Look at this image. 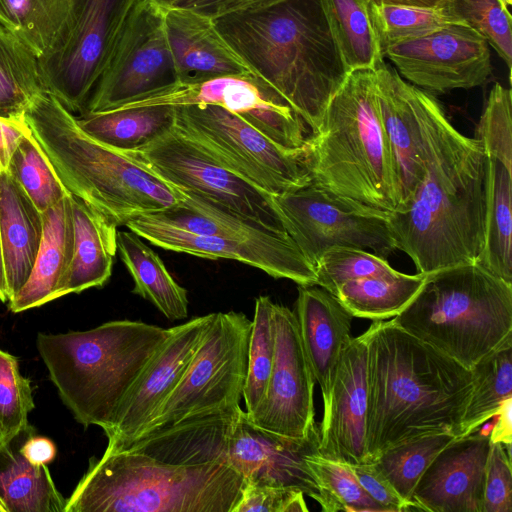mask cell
<instances>
[{"label": "cell", "instance_id": "obj_1", "mask_svg": "<svg viewBox=\"0 0 512 512\" xmlns=\"http://www.w3.org/2000/svg\"><path fill=\"white\" fill-rule=\"evenodd\" d=\"M425 174L387 223L396 249L418 273L477 262L484 245L488 161L481 144L460 133L429 94Z\"/></svg>", "mask_w": 512, "mask_h": 512}, {"label": "cell", "instance_id": "obj_2", "mask_svg": "<svg viewBox=\"0 0 512 512\" xmlns=\"http://www.w3.org/2000/svg\"><path fill=\"white\" fill-rule=\"evenodd\" d=\"M367 347V462L425 435L458 437L470 398L468 368L398 327L375 320Z\"/></svg>", "mask_w": 512, "mask_h": 512}, {"label": "cell", "instance_id": "obj_3", "mask_svg": "<svg viewBox=\"0 0 512 512\" xmlns=\"http://www.w3.org/2000/svg\"><path fill=\"white\" fill-rule=\"evenodd\" d=\"M213 20L256 77L315 132L329 101L348 75L320 1L286 0Z\"/></svg>", "mask_w": 512, "mask_h": 512}, {"label": "cell", "instance_id": "obj_4", "mask_svg": "<svg viewBox=\"0 0 512 512\" xmlns=\"http://www.w3.org/2000/svg\"><path fill=\"white\" fill-rule=\"evenodd\" d=\"M24 121L68 193L117 226L183 205L181 190L133 156L89 136L50 92L33 97Z\"/></svg>", "mask_w": 512, "mask_h": 512}, {"label": "cell", "instance_id": "obj_5", "mask_svg": "<svg viewBox=\"0 0 512 512\" xmlns=\"http://www.w3.org/2000/svg\"><path fill=\"white\" fill-rule=\"evenodd\" d=\"M311 181L364 213L388 218L399 205L392 158L382 129L375 71L350 72L306 138Z\"/></svg>", "mask_w": 512, "mask_h": 512}, {"label": "cell", "instance_id": "obj_6", "mask_svg": "<svg viewBox=\"0 0 512 512\" xmlns=\"http://www.w3.org/2000/svg\"><path fill=\"white\" fill-rule=\"evenodd\" d=\"M171 328L114 320L86 331L39 333L38 353L75 420L106 432L117 408Z\"/></svg>", "mask_w": 512, "mask_h": 512}, {"label": "cell", "instance_id": "obj_7", "mask_svg": "<svg viewBox=\"0 0 512 512\" xmlns=\"http://www.w3.org/2000/svg\"><path fill=\"white\" fill-rule=\"evenodd\" d=\"M245 486L226 463L180 465L104 452L90 460L64 512H233Z\"/></svg>", "mask_w": 512, "mask_h": 512}, {"label": "cell", "instance_id": "obj_8", "mask_svg": "<svg viewBox=\"0 0 512 512\" xmlns=\"http://www.w3.org/2000/svg\"><path fill=\"white\" fill-rule=\"evenodd\" d=\"M392 321L470 370L512 336V284L477 262L444 268Z\"/></svg>", "mask_w": 512, "mask_h": 512}, {"label": "cell", "instance_id": "obj_9", "mask_svg": "<svg viewBox=\"0 0 512 512\" xmlns=\"http://www.w3.org/2000/svg\"><path fill=\"white\" fill-rule=\"evenodd\" d=\"M183 205L141 215L125 226L165 250L250 265L276 279L316 285L315 268L285 231L270 229L190 192Z\"/></svg>", "mask_w": 512, "mask_h": 512}, {"label": "cell", "instance_id": "obj_10", "mask_svg": "<svg viewBox=\"0 0 512 512\" xmlns=\"http://www.w3.org/2000/svg\"><path fill=\"white\" fill-rule=\"evenodd\" d=\"M175 108L173 126L220 164L272 194L310 184L303 147L286 149L218 105Z\"/></svg>", "mask_w": 512, "mask_h": 512}, {"label": "cell", "instance_id": "obj_11", "mask_svg": "<svg viewBox=\"0 0 512 512\" xmlns=\"http://www.w3.org/2000/svg\"><path fill=\"white\" fill-rule=\"evenodd\" d=\"M251 325L244 313H216L181 379L135 439L192 415L240 407Z\"/></svg>", "mask_w": 512, "mask_h": 512}, {"label": "cell", "instance_id": "obj_12", "mask_svg": "<svg viewBox=\"0 0 512 512\" xmlns=\"http://www.w3.org/2000/svg\"><path fill=\"white\" fill-rule=\"evenodd\" d=\"M139 0H72L60 37L38 58L48 92L72 112H83Z\"/></svg>", "mask_w": 512, "mask_h": 512}, {"label": "cell", "instance_id": "obj_13", "mask_svg": "<svg viewBox=\"0 0 512 512\" xmlns=\"http://www.w3.org/2000/svg\"><path fill=\"white\" fill-rule=\"evenodd\" d=\"M165 8L157 0L138 1L82 114L114 110L178 83Z\"/></svg>", "mask_w": 512, "mask_h": 512}, {"label": "cell", "instance_id": "obj_14", "mask_svg": "<svg viewBox=\"0 0 512 512\" xmlns=\"http://www.w3.org/2000/svg\"><path fill=\"white\" fill-rule=\"evenodd\" d=\"M126 153L181 191L206 198L270 229L285 231L274 195L220 164L174 126Z\"/></svg>", "mask_w": 512, "mask_h": 512}, {"label": "cell", "instance_id": "obj_15", "mask_svg": "<svg viewBox=\"0 0 512 512\" xmlns=\"http://www.w3.org/2000/svg\"><path fill=\"white\" fill-rule=\"evenodd\" d=\"M274 201L285 231L314 268L336 245L371 251L384 259L396 250L386 217L358 211L313 182L274 195Z\"/></svg>", "mask_w": 512, "mask_h": 512}, {"label": "cell", "instance_id": "obj_16", "mask_svg": "<svg viewBox=\"0 0 512 512\" xmlns=\"http://www.w3.org/2000/svg\"><path fill=\"white\" fill-rule=\"evenodd\" d=\"M200 104L225 108L286 149L302 148L308 137L302 118L256 77L223 76L198 83H177L120 108Z\"/></svg>", "mask_w": 512, "mask_h": 512}, {"label": "cell", "instance_id": "obj_17", "mask_svg": "<svg viewBox=\"0 0 512 512\" xmlns=\"http://www.w3.org/2000/svg\"><path fill=\"white\" fill-rule=\"evenodd\" d=\"M383 57L407 82L430 94L481 86L492 74L488 42L466 24L392 45Z\"/></svg>", "mask_w": 512, "mask_h": 512}, {"label": "cell", "instance_id": "obj_18", "mask_svg": "<svg viewBox=\"0 0 512 512\" xmlns=\"http://www.w3.org/2000/svg\"><path fill=\"white\" fill-rule=\"evenodd\" d=\"M316 425L306 436L287 437L264 430L239 409L228 441L227 462L246 484L300 490L329 512L328 500L308 464L320 453Z\"/></svg>", "mask_w": 512, "mask_h": 512}, {"label": "cell", "instance_id": "obj_19", "mask_svg": "<svg viewBox=\"0 0 512 512\" xmlns=\"http://www.w3.org/2000/svg\"><path fill=\"white\" fill-rule=\"evenodd\" d=\"M275 353L265 394L247 415L256 426L287 437L306 436L317 424L313 377L295 312L274 305Z\"/></svg>", "mask_w": 512, "mask_h": 512}, {"label": "cell", "instance_id": "obj_20", "mask_svg": "<svg viewBox=\"0 0 512 512\" xmlns=\"http://www.w3.org/2000/svg\"><path fill=\"white\" fill-rule=\"evenodd\" d=\"M215 315L195 317L171 328L168 338L121 400L111 427L104 432L108 439L105 453L121 451L140 435L181 379Z\"/></svg>", "mask_w": 512, "mask_h": 512}, {"label": "cell", "instance_id": "obj_21", "mask_svg": "<svg viewBox=\"0 0 512 512\" xmlns=\"http://www.w3.org/2000/svg\"><path fill=\"white\" fill-rule=\"evenodd\" d=\"M374 71L379 116L394 167L399 207L411 197L425 174V116L430 93L404 80L384 60Z\"/></svg>", "mask_w": 512, "mask_h": 512}, {"label": "cell", "instance_id": "obj_22", "mask_svg": "<svg viewBox=\"0 0 512 512\" xmlns=\"http://www.w3.org/2000/svg\"><path fill=\"white\" fill-rule=\"evenodd\" d=\"M319 426V452L347 465L367 462V347L363 335L352 338L341 357Z\"/></svg>", "mask_w": 512, "mask_h": 512}, {"label": "cell", "instance_id": "obj_23", "mask_svg": "<svg viewBox=\"0 0 512 512\" xmlns=\"http://www.w3.org/2000/svg\"><path fill=\"white\" fill-rule=\"evenodd\" d=\"M489 433L454 438L418 480L412 502L430 512H482Z\"/></svg>", "mask_w": 512, "mask_h": 512}, {"label": "cell", "instance_id": "obj_24", "mask_svg": "<svg viewBox=\"0 0 512 512\" xmlns=\"http://www.w3.org/2000/svg\"><path fill=\"white\" fill-rule=\"evenodd\" d=\"M164 23L178 83H198L223 76L256 77L217 30L213 18L171 5L165 8Z\"/></svg>", "mask_w": 512, "mask_h": 512}, {"label": "cell", "instance_id": "obj_25", "mask_svg": "<svg viewBox=\"0 0 512 512\" xmlns=\"http://www.w3.org/2000/svg\"><path fill=\"white\" fill-rule=\"evenodd\" d=\"M295 314L313 377L320 385L325 403L341 357L352 340L353 316L335 295L317 285H299Z\"/></svg>", "mask_w": 512, "mask_h": 512}, {"label": "cell", "instance_id": "obj_26", "mask_svg": "<svg viewBox=\"0 0 512 512\" xmlns=\"http://www.w3.org/2000/svg\"><path fill=\"white\" fill-rule=\"evenodd\" d=\"M239 409L192 415L133 440L121 451L144 454L170 464H228V441Z\"/></svg>", "mask_w": 512, "mask_h": 512}, {"label": "cell", "instance_id": "obj_27", "mask_svg": "<svg viewBox=\"0 0 512 512\" xmlns=\"http://www.w3.org/2000/svg\"><path fill=\"white\" fill-rule=\"evenodd\" d=\"M43 236L31 274L8 302L14 313L42 306L63 296L74 252L70 194L42 212Z\"/></svg>", "mask_w": 512, "mask_h": 512}, {"label": "cell", "instance_id": "obj_28", "mask_svg": "<svg viewBox=\"0 0 512 512\" xmlns=\"http://www.w3.org/2000/svg\"><path fill=\"white\" fill-rule=\"evenodd\" d=\"M0 236L10 301L31 274L43 236V214L5 169L0 172Z\"/></svg>", "mask_w": 512, "mask_h": 512}, {"label": "cell", "instance_id": "obj_29", "mask_svg": "<svg viewBox=\"0 0 512 512\" xmlns=\"http://www.w3.org/2000/svg\"><path fill=\"white\" fill-rule=\"evenodd\" d=\"M74 252L63 296L103 286L110 278L117 252V225L70 195Z\"/></svg>", "mask_w": 512, "mask_h": 512}, {"label": "cell", "instance_id": "obj_30", "mask_svg": "<svg viewBox=\"0 0 512 512\" xmlns=\"http://www.w3.org/2000/svg\"><path fill=\"white\" fill-rule=\"evenodd\" d=\"M32 427L0 446V503L6 512H64L67 499L57 490L48 465H36L20 452Z\"/></svg>", "mask_w": 512, "mask_h": 512}, {"label": "cell", "instance_id": "obj_31", "mask_svg": "<svg viewBox=\"0 0 512 512\" xmlns=\"http://www.w3.org/2000/svg\"><path fill=\"white\" fill-rule=\"evenodd\" d=\"M117 252L133 278L134 294L150 301L171 321L187 317V290L174 280L159 255L139 235L117 231Z\"/></svg>", "mask_w": 512, "mask_h": 512}, {"label": "cell", "instance_id": "obj_32", "mask_svg": "<svg viewBox=\"0 0 512 512\" xmlns=\"http://www.w3.org/2000/svg\"><path fill=\"white\" fill-rule=\"evenodd\" d=\"M80 128L95 140L119 151H133L169 130L175 120V108L151 105L118 108L81 114Z\"/></svg>", "mask_w": 512, "mask_h": 512}, {"label": "cell", "instance_id": "obj_33", "mask_svg": "<svg viewBox=\"0 0 512 512\" xmlns=\"http://www.w3.org/2000/svg\"><path fill=\"white\" fill-rule=\"evenodd\" d=\"M484 245L477 263L512 284V170L488 157Z\"/></svg>", "mask_w": 512, "mask_h": 512}, {"label": "cell", "instance_id": "obj_34", "mask_svg": "<svg viewBox=\"0 0 512 512\" xmlns=\"http://www.w3.org/2000/svg\"><path fill=\"white\" fill-rule=\"evenodd\" d=\"M319 1L347 73L375 70L384 57L370 17L369 0Z\"/></svg>", "mask_w": 512, "mask_h": 512}, {"label": "cell", "instance_id": "obj_35", "mask_svg": "<svg viewBox=\"0 0 512 512\" xmlns=\"http://www.w3.org/2000/svg\"><path fill=\"white\" fill-rule=\"evenodd\" d=\"M426 279L418 273L375 276L343 283L335 296L353 317L384 320L398 315L416 296Z\"/></svg>", "mask_w": 512, "mask_h": 512}, {"label": "cell", "instance_id": "obj_36", "mask_svg": "<svg viewBox=\"0 0 512 512\" xmlns=\"http://www.w3.org/2000/svg\"><path fill=\"white\" fill-rule=\"evenodd\" d=\"M44 91L38 58L0 22V117L24 121L31 100Z\"/></svg>", "mask_w": 512, "mask_h": 512}, {"label": "cell", "instance_id": "obj_37", "mask_svg": "<svg viewBox=\"0 0 512 512\" xmlns=\"http://www.w3.org/2000/svg\"><path fill=\"white\" fill-rule=\"evenodd\" d=\"M472 389L458 437L476 431L512 397V336L471 369Z\"/></svg>", "mask_w": 512, "mask_h": 512}, {"label": "cell", "instance_id": "obj_38", "mask_svg": "<svg viewBox=\"0 0 512 512\" xmlns=\"http://www.w3.org/2000/svg\"><path fill=\"white\" fill-rule=\"evenodd\" d=\"M71 5L72 0H0L2 24L39 58L60 37Z\"/></svg>", "mask_w": 512, "mask_h": 512}, {"label": "cell", "instance_id": "obj_39", "mask_svg": "<svg viewBox=\"0 0 512 512\" xmlns=\"http://www.w3.org/2000/svg\"><path fill=\"white\" fill-rule=\"evenodd\" d=\"M369 11L382 54L392 45L427 36L451 24H465L446 6L370 3Z\"/></svg>", "mask_w": 512, "mask_h": 512}, {"label": "cell", "instance_id": "obj_40", "mask_svg": "<svg viewBox=\"0 0 512 512\" xmlns=\"http://www.w3.org/2000/svg\"><path fill=\"white\" fill-rule=\"evenodd\" d=\"M454 438L448 433L425 435L385 450L370 463H374L405 502L419 510L412 502L413 490L432 460Z\"/></svg>", "mask_w": 512, "mask_h": 512}, {"label": "cell", "instance_id": "obj_41", "mask_svg": "<svg viewBox=\"0 0 512 512\" xmlns=\"http://www.w3.org/2000/svg\"><path fill=\"white\" fill-rule=\"evenodd\" d=\"M5 170L41 212L69 195L30 130L19 140Z\"/></svg>", "mask_w": 512, "mask_h": 512}, {"label": "cell", "instance_id": "obj_42", "mask_svg": "<svg viewBox=\"0 0 512 512\" xmlns=\"http://www.w3.org/2000/svg\"><path fill=\"white\" fill-rule=\"evenodd\" d=\"M275 303L269 296L255 300L248 345L247 375L243 388L246 412L251 414L262 400L271 374L275 353Z\"/></svg>", "mask_w": 512, "mask_h": 512}, {"label": "cell", "instance_id": "obj_43", "mask_svg": "<svg viewBox=\"0 0 512 512\" xmlns=\"http://www.w3.org/2000/svg\"><path fill=\"white\" fill-rule=\"evenodd\" d=\"M316 285L333 295L345 282L365 277L395 276L400 272L384 259L364 249L336 245L326 250L315 265Z\"/></svg>", "mask_w": 512, "mask_h": 512}, {"label": "cell", "instance_id": "obj_44", "mask_svg": "<svg viewBox=\"0 0 512 512\" xmlns=\"http://www.w3.org/2000/svg\"><path fill=\"white\" fill-rule=\"evenodd\" d=\"M314 472L329 504V512H385L361 486L349 465L322 456L310 455Z\"/></svg>", "mask_w": 512, "mask_h": 512}, {"label": "cell", "instance_id": "obj_45", "mask_svg": "<svg viewBox=\"0 0 512 512\" xmlns=\"http://www.w3.org/2000/svg\"><path fill=\"white\" fill-rule=\"evenodd\" d=\"M445 6L481 34L511 69L512 19L502 0H448Z\"/></svg>", "mask_w": 512, "mask_h": 512}, {"label": "cell", "instance_id": "obj_46", "mask_svg": "<svg viewBox=\"0 0 512 512\" xmlns=\"http://www.w3.org/2000/svg\"><path fill=\"white\" fill-rule=\"evenodd\" d=\"M34 408L31 381L20 373L18 359L0 349V432L4 443L25 431Z\"/></svg>", "mask_w": 512, "mask_h": 512}, {"label": "cell", "instance_id": "obj_47", "mask_svg": "<svg viewBox=\"0 0 512 512\" xmlns=\"http://www.w3.org/2000/svg\"><path fill=\"white\" fill-rule=\"evenodd\" d=\"M488 157L512 170V94L500 83L490 90L475 137Z\"/></svg>", "mask_w": 512, "mask_h": 512}, {"label": "cell", "instance_id": "obj_48", "mask_svg": "<svg viewBox=\"0 0 512 512\" xmlns=\"http://www.w3.org/2000/svg\"><path fill=\"white\" fill-rule=\"evenodd\" d=\"M482 512H512L511 445L491 443Z\"/></svg>", "mask_w": 512, "mask_h": 512}, {"label": "cell", "instance_id": "obj_49", "mask_svg": "<svg viewBox=\"0 0 512 512\" xmlns=\"http://www.w3.org/2000/svg\"><path fill=\"white\" fill-rule=\"evenodd\" d=\"M233 512H308L300 490L246 484Z\"/></svg>", "mask_w": 512, "mask_h": 512}, {"label": "cell", "instance_id": "obj_50", "mask_svg": "<svg viewBox=\"0 0 512 512\" xmlns=\"http://www.w3.org/2000/svg\"><path fill=\"white\" fill-rule=\"evenodd\" d=\"M349 466L364 490L385 512L418 510L401 498L374 463L366 462Z\"/></svg>", "mask_w": 512, "mask_h": 512}, {"label": "cell", "instance_id": "obj_51", "mask_svg": "<svg viewBox=\"0 0 512 512\" xmlns=\"http://www.w3.org/2000/svg\"><path fill=\"white\" fill-rule=\"evenodd\" d=\"M286 0H176L172 5L192 9L210 18L267 8Z\"/></svg>", "mask_w": 512, "mask_h": 512}, {"label": "cell", "instance_id": "obj_52", "mask_svg": "<svg viewBox=\"0 0 512 512\" xmlns=\"http://www.w3.org/2000/svg\"><path fill=\"white\" fill-rule=\"evenodd\" d=\"M20 452L33 464L48 465L55 459L57 450L52 440L34 435L31 428L20 445Z\"/></svg>", "mask_w": 512, "mask_h": 512}, {"label": "cell", "instance_id": "obj_53", "mask_svg": "<svg viewBox=\"0 0 512 512\" xmlns=\"http://www.w3.org/2000/svg\"><path fill=\"white\" fill-rule=\"evenodd\" d=\"M29 132L25 121H12L0 117V164L6 169L10 156L21 137Z\"/></svg>", "mask_w": 512, "mask_h": 512}, {"label": "cell", "instance_id": "obj_54", "mask_svg": "<svg viewBox=\"0 0 512 512\" xmlns=\"http://www.w3.org/2000/svg\"><path fill=\"white\" fill-rule=\"evenodd\" d=\"M512 397L507 398L497 411L495 424L491 426L489 439L491 443H512ZM495 415V416H496Z\"/></svg>", "mask_w": 512, "mask_h": 512}, {"label": "cell", "instance_id": "obj_55", "mask_svg": "<svg viewBox=\"0 0 512 512\" xmlns=\"http://www.w3.org/2000/svg\"><path fill=\"white\" fill-rule=\"evenodd\" d=\"M369 2L434 8L445 6L448 0H369Z\"/></svg>", "mask_w": 512, "mask_h": 512}, {"label": "cell", "instance_id": "obj_56", "mask_svg": "<svg viewBox=\"0 0 512 512\" xmlns=\"http://www.w3.org/2000/svg\"><path fill=\"white\" fill-rule=\"evenodd\" d=\"M0 301L3 303L9 302L8 292H7V283L5 276V268L3 261V252H2V244H1V236H0Z\"/></svg>", "mask_w": 512, "mask_h": 512}, {"label": "cell", "instance_id": "obj_57", "mask_svg": "<svg viewBox=\"0 0 512 512\" xmlns=\"http://www.w3.org/2000/svg\"><path fill=\"white\" fill-rule=\"evenodd\" d=\"M164 6H171L176 0H157Z\"/></svg>", "mask_w": 512, "mask_h": 512}, {"label": "cell", "instance_id": "obj_58", "mask_svg": "<svg viewBox=\"0 0 512 512\" xmlns=\"http://www.w3.org/2000/svg\"><path fill=\"white\" fill-rule=\"evenodd\" d=\"M502 2L508 7L512 4V0H502Z\"/></svg>", "mask_w": 512, "mask_h": 512}, {"label": "cell", "instance_id": "obj_59", "mask_svg": "<svg viewBox=\"0 0 512 512\" xmlns=\"http://www.w3.org/2000/svg\"><path fill=\"white\" fill-rule=\"evenodd\" d=\"M0 512H6L4 506L0 503Z\"/></svg>", "mask_w": 512, "mask_h": 512}, {"label": "cell", "instance_id": "obj_60", "mask_svg": "<svg viewBox=\"0 0 512 512\" xmlns=\"http://www.w3.org/2000/svg\"><path fill=\"white\" fill-rule=\"evenodd\" d=\"M4 443V440H3V437H2V434L0 432V446Z\"/></svg>", "mask_w": 512, "mask_h": 512}, {"label": "cell", "instance_id": "obj_61", "mask_svg": "<svg viewBox=\"0 0 512 512\" xmlns=\"http://www.w3.org/2000/svg\"><path fill=\"white\" fill-rule=\"evenodd\" d=\"M0 22H1V23L3 22L2 15H1V11H0Z\"/></svg>", "mask_w": 512, "mask_h": 512}, {"label": "cell", "instance_id": "obj_62", "mask_svg": "<svg viewBox=\"0 0 512 512\" xmlns=\"http://www.w3.org/2000/svg\"><path fill=\"white\" fill-rule=\"evenodd\" d=\"M1 170H2V167H1V164H0V172H1Z\"/></svg>", "mask_w": 512, "mask_h": 512}]
</instances>
